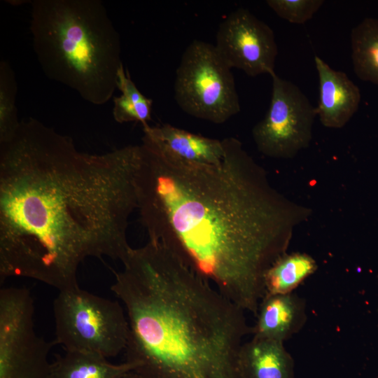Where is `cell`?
I'll return each mask as SVG.
<instances>
[{
  "mask_svg": "<svg viewBox=\"0 0 378 378\" xmlns=\"http://www.w3.org/2000/svg\"><path fill=\"white\" fill-rule=\"evenodd\" d=\"M140 145L102 154L29 118L0 144V283L41 281L59 291L78 286L88 257L122 262L137 210Z\"/></svg>",
  "mask_w": 378,
  "mask_h": 378,
  "instance_id": "obj_1",
  "label": "cell"
},
{
  "mask_svg": "<svg viewBox=\"0 0 378 378\" xmlns=\"http://www.w3.org/2000/svg\"><path fill=\"white\" fill-rule=\"evenodd\" d=\"M222 142L220 162L198 164L142 141L137 211L148 240L256 314L266 272L312 210L279 192L239 139Z\"/></svg>",
  "mask_w": 378,
  "mask_h": 378,
  "instance_id": "obj_2",
  "label": "cell"
},
{
  "mask_svg": "<svg viewBox=\"0 0 378 378\" xmlns=\"http://www.w3.org/2000/svg\"><path fill=\"white\" fill-rule=\"evenodd\" d=\"M111 289L129 323L125 361L143 378H244L245 311L162 244L130 249Z\"/></svg>",
  "mask_w": 378,
  "mask_h": 378,
  "instance_id": "obj_3",
  "label": "cell"
},
{
  "mask_svg": "<svg viewBox=\"0 0 378 378\" xmlns=\"http://www.w3.org/2000/svg\"><path fill=\"white\" fill-rule=\"evenodd\" d=\"M30 30L42 71L95 105L117 88L120 36L99 0H34Z\"/></svg>",
  "mask_w": 378,
  "mask_h": 378,
  "instance_id": "obj_4",
  "label": "cell"
},
{
  "mask_svg": "<svg viewBox=\"0 0 378 378\" xmlns=\"http://www.w3.org/2000/svg\"><path fill=\"white\" fill-rule=\"evenodd\" d=\"M55 344L65 351L95 354L106 358L124 352L129 323L118 301L79 286L59 290L53 302Z\"/></svg>",
  "mask_w": 378,
  "mask_h": 378,
  "instance_id": "obj_5",
  "label": "cell"
},
{
  "mask_svg": "<svg viewBox=\"0 0 378 378\" xmlns=\"http://www.w3.org/2000/svg\"><path fill=\"white\" fill-rule=\"evenodd\" d=\"M174 99L194 118L222 124L241 107L232 69L214 44L192 41L182 54L176 71Z\"/></svg>",
  "mask_w": 378,
  "mask_h": 378,
  "instance_id": "obj_6",
  "label": "cell"
},
{
  "mask_svg": "<svg viewBox=\"0 0 378 378\" xmlns=\"http://www.w3.org/2000/svg\"><path fill=\"white\" fill-rule=\"evenodd\" d=\"M34 303L25 287L0 290V378H49L55 342L34 330Z\"/></svg>",
  "mask_w": 378,
  "mask_h": 378,
  "instance_id": "obj_7",
  "label": "cell"
},
{
  "mask_svg": "<svg viewBox=\"0 0 378 378\" xmlns=\"http://www.w3.org/2000/svg\"><path fill=\"white\" fill-rule=\"evenodd\" d=\"M271 77L270 106L264 118L254 125L252 136L264 155L293 158L311 142L316 107L293 83L276 73Z\"/></svg>",
  "mask_w": 378,
  "mask_h": 378,
  "instance_id": "obj_8",
  "label": "cell"
},
{
  "mask_svg": "<svg viewBox=\"0 0 378 378\" xmlns=\"http://www.w3.org/2000/svg\"><path fill=\"white\" fill-rule=\"evenodd\" d=\"M214 46L231 69L251 77L275 73L278 47L274 33L246 8H237L222 20Z\"/></svg>",
  "mask_w": 378,
  "mask_h": 378,
  "instance_id": "obj_9",
  "label": "cell"
},
{
  "mask_svg": "<svg viewBox=\"0 0 378 378\" xmlns=\"http://www.w3.org/2000/svg\"><path fill=\"white\" fill-rule=\"evenodd\" d=\"M318 77L316 115L329 128H342L358 109L360 92L343 71L332 69L318 56L314 57Z\"/></svg>",
  "mask_w": 378,
  "mask_h": 378,
  "instance_id": "obj_10",
  "label": "cell"
},
{
  "mask_svg": "<svg viewBox=\"0 0 378 378\" xmlns=\"http://www.w3.org/2000/svg\"><path fill=\"white\" fill-rule=\"evenodd\" d=\"M256 315L253 337L284 343L305 325L307 321L306 301L294 293L265 294Z\"/></svg>",
  "mask_w": 378,
  "mask_h": 378,
  "instance_id": "obj_11",
  "label": "cell"
},
{
  "mask_svg": "<svg viewBox=\"0 0 378 378\" xmlns=\"http://www.w3.org/2000/svg\"><path fill=\"white\" fill-rule=\"evenodd\" d=\"M141 140L181 160L216 164L224 154L222 140L203 136L169 124L143 127Z\"/></svg>",
  "mask_w": 378,
  "mask_h": 378,
  "instance_id": "obj_12",
  "label": "cell"
},
{
  "mask_svg": "<svg viewBox=\"0 0 378 378\" xmlns=\"http://www.w3.org/2000/svg\"><path fill=\"white\" fill-rule=\"evenodd\" d=\"M239 361L244 378H295V362L284 342L253 337L244 342Z\"/></svg>",
  "mask_w": 378,
  "mask_h": 378,
  "instance_id": "obj_13",
  "label": "cell"
},
{
  "mask_svg": "<svg viewBox=\"0 0 378 378\" xmlns=\"http://www.w3.org/2000/svg\"><path fill=\"white\" fill-rule=\"evenodd\" d=\"M136 368L133 363L113 364L95 354L65 351L52 363L49 378H123Z\"/></svg>",
  "mask_w": 378,
  "mask_h": 378,
  "instance_id": "obj_14",
  "label": "cell"
},
{
  "mask_svg": "<svg viewBox=\"0 0 378 378\" xmlns=\"http://www.w3.org/2000/svg\"><path fill=\"white\" fill-rule=\"evenodd\" d=\"M316 260L305 253H284L267 270L265 275V294L293 293L317 270Z\"/></svg>",
  "mask_w": 378,
  "mask_h": 378,
  "instance_id": "obj_15",
  "label": "cell"
},
{
  "mask_svg": "<svg viewBox=\"0 0 378 378\" xmlns=\"http://www.w3.org/2000/svg\"><path fill=\"white\" fill-rule=\"evenodd\" d=\"M351 49L357 77L378 86V19L365 18L352 29Z\"/></svg>",
  "mask_w": 378,
  "mask_h": 378,
  "instance_id": "obj_16",
  "label": "cell"
},
{
  "mask_svg": "<svg viewBox=\"0 0 378 378\" xmlns=\"http://www.w3.org/2000/svg\"><path fill=\"white\" fill-rule=\"evenodd\" d=\"M117 88L121 94L113 98V117L118 123L141 122L148 125L151 120L152 99L145 97L130 78L123 64L119 69Z\"/></svg>",
  "mask_w": 378,
  "mask_h": 378,
  "instance_id": "obj_17",
  "label": "cell"
},
{
  "mask_svg": "<svg viewBox=\"0 0 378 378\" xmlns=\"http://www.w3.org/2000/svg\"><path fill=\"white\" fill-rule=\"evenodd\" d=\"M17 83L13 70L6 60L0 62V144L10 140L20 121L15 105Z\"/></svg>",
  "mask_w": 378,
  "mask_h": 378,
  "instance_id": "obj_18",
  "label": "cell"
},
{
  "mask_svg": "<svg viewBox=\"0 0 378 378\" xmlns=\"http://www.w3.org/2000/svg\"><path fill=\"white\" fill-rule=\"evenodd\" d=\"M267 6L281 18L302 24L311 20L324 4L323 0H267Z\"/></svg>",
  "mask_w": 378,
  "mask_h": 378,
  "instance_id": "obj_19",
  "label": "cell"
},
{
  "mask_svg": "<svg viewBox=\"0 0 378 378\" xmlns=\"http://www.w3.org/2000/svg\"><path fill=\"white\" fill-rule=\"evenodd\" d=\"M123 378H143L134 371L127 373Z\"/></svg>",
  "mask_w": 378,
  "mask_h": 378,
  "instance_id": "obj_20",
  "label": "cell"
}]
</instances>
